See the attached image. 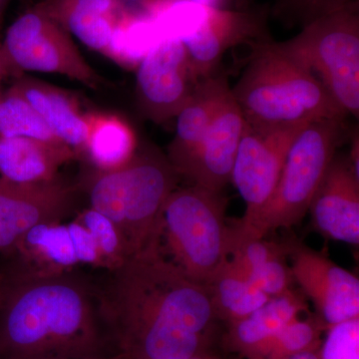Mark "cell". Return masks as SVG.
Instances as JSON below:
<instances>
[{
    "label": "cell",
    "mask_w": 359,
    "mask_h": 359,
    "mask_svg": "<svg viewBox=\"0 0 359 359\" xmlns=\"http://www.w3.org/2000/svg\"><path fill=\"white\" fill-rule=\"evenodd\" d=\"M230 88L224 76L211 75L200 80L188 102L176 116V133L168 149L167 158L180 177L188 173L219 103Z\"/></svg>",
    "instance_id": "16"
},
{
    "label": "cell",
    "mask_w": 359,
    "mask_h": 359,
    "mask_svg": "<svg viewBox=\"0 0 359 359\" xmlns=\"http://www.w3.org/2000/svg\"><path fill=\"white\" fill-rule=\"evenodd\" d=\"M198 82L183 42L163 37L136 68L139 109L157 124L169 121L188 102Z\"/></svg>",
    "instance_id": "10"
},
{
    "label": "cell",
    "mask_w": 359,
    "mask_h": 359,
    "mask_svg": "<svg viewBox=\"0 0 359 359\" xmlns=\"http://www.w3.org/2000/svg\"><path fill=\"white\" fill-rule=\"evenodd\" d=\"M165 37L143 11L125 8L118 18L104 55L127 69H136L153 47Z\"/></svg>",
    "instance_id": "22"
},
{
    "label": "cell",
    "mask_w": 359,
    "mask_h": 359,
    "mask_svg": "<svg viewBox=\"0 0 359 359\" xmlns=\"http://www.w3.org/2000/svg\"><path fill=\"white\" fill-rule=\"evenodd\" d=\"M285 359H320L313 351H302V353L292 354Z\"/></svg>",
    "instance_id": "31"
},
{
    "label": "cell",
    "mask_w": 359,
    "mask_h": 359,
    "mask_svg": "<svg viewBox=\"0 0 359 359\" xmlns=\"http://www.w3.org/2000/svg\"><path fill=\"white\" fill-rule=\"evenodd\" d=\"M180 178L167 155L147 145L123 166L97 172L85 191L90 208L115 224L130 257L152 244L163 205Z\"/></svg>",
    "instance_id": "4"
},
{
    "label": "cell",
    "mask_w": 359,
    "mask_h": 359,
    "mask_svg": "<svg viewBox=\"0 0 359 359\" xmlns=\"http://www.w3.org/2000/svg\"><path fill=\"white\" fill-rule=\"evenodd\" d=\"M78 188L60 178L16 183L0 176V252L11 259L35 226L61 223L74 210Z\"/></svg>",
    "instance_id": "9"
},
{
    "label": "cell",
    "mask_w": 359,
    "mask_h": 359,
    "mask_svg": "<svg viewBox=\"0 0 359 359\" xmlns=\"http://www.w3.org/2000/svg\"><path fill=\"white\" fill-rule=\"evenodd\" d=\"M346 119L318 120L299 131L271 199L250 223L238 222L235 226L238 231L264 238L271 231L301 223L344 140Z\"/></svg>",
    "instance_id": "6"
},
{
    "label": "cell",
    "mask_w": 359,
    "mask_h": 359,
    "mask_svg": "<svg viewBox=\"0 0 359 359\" xmlns=\"http://www.w3.org/2000/svg\"><path fill=\"white\" fill-rule=\"evenodd\" d=\"M37 6L70 35L102 54L127 7L124 0H43Z\"/></svg>",
    "instance_id": "18"
},
{
    "label": "cell",
    "mask_w": 359,
    "mask_h": 359,
    "mask_svg": "<svg viewBox=\"0 0 359 359\" xmlns=\"http://www.w3.org/2000/svg\"><path fill=\"white\" fill-rule=\"evenodd\" d=\"M76 157L68 146L0 136V176L16 183L51 181L60 166Z\"/></svg>",
    "instance_id": "19"
},
{
    "label": "cell",
    "mask_w": 359,
    "mask_h": 359,
    "mask_svg": "<svg viewBox=\"0 0 359 359\" xmlns=\"http://www.w3.org/2000/svg\"><path fill=\"white\" fill-rule=\"evenodd\" d=\"M4 271H0V306H1L2 297H4Z\"/></svg>",
    "instance_id": "32"
},
{
    "label": "cell",
    "mask_w": 359,
    "mask_h": 359,
    "mask_svg": "<svg viewBox=\"0 0 359 359\" xmlns=\"http://www.w3.org/2000/svg\"><path fill=\"white\" fill-rule=\"evenodd\" d=\"M356 4L358 0H278L276 11L285 22L304 27L318 18Z\"/></svg>",
    "instance_id": "27"
},
{
    "label": "cell",
    "mask_w": 359,
    "mask_h": 359,
    "mask_svg": "<svg viewBox=\"0 0 359 359\" xmlns=\"http://www.w3.org/2000/svg\"><path fill=\"white\" fill-rule=\"evenodd\" d=\"M226 208L222 192L196 185L175 189L163 205L148 250L209 287L230 257Z\"/></svg>",
    "instance_id": "5"
},
{
    "label": "cell",
    "mask_w": 359,
    "mask_h": 359,
    "mask_svg": "<svg viewBox=\"0 0 359 359\" xmlns=\"http://www.w3.org/2000/svg\"><path fill=\"white\" fill-rule=\"evenodd\" d=\"M320 359H359V318L330 327Z\"/></svg>",
    "instance_id": "29"
},
{
    "label": "cell",
    "mask_w": 359,
    "mask_h": 359,
    "mask_svg": "<svg viewBox=\"0 0 359 359\" xmlns=\"http://www.w3.org/2000/svg\"><path fill=\"white\" fill-rule=\"evenodd\" d=\"M99 290L107 337L129 359H189L202 354L218 318L211 290L146 250L109 271Z\"/></svg>",
    "instance_id": "1"
},
{
    "label": "cell",
    "mask_w": 359,
    "mask_h": 359,
    "mask_svg": "<svg viewBox=\"0 0 359 359\" xmlns=\"http://www.w3.org/2000/svg\"><path fill=\"white\" fill-rule=\"evenodd\" d=\"M84 155L98 171H111L133 157L138 143L133 129L118 116L90 113Z\"/></svg>",
    "instance_id": "21"
},
{
    "label": "cell",
    "mask_w": 359,
    "mask_h": 359,
    "mask_svg": "<svg viewBox=\"0 0 359 359\" xmlns=\"http://www.w3.org/2000/svg\"><path fill=\"white\" fill-rule=\"evenodd\" d=\"M76 219L83 224L96 241L103 268L111 271L128 259V252L121 236L107 217L89 208L82 212Z\"/></svg>",
    "instance_id": "25"
},
{
    "label": "cell",
    "mask_w": 359,
    "mask_h": 359,
    "mask_svg": "<svg viewBox=\"0 0 359 359\" xmlns=\"http://www.w3.org/2000/svg\"><path fill=\"white\" fill-rule=\"evenodd\" d=\"M231 90L245 123L257 128H294L347 117L316 75L275 42L257 45Z\"/></svg>",
    "instance_id": "3"
},
{
    "label": "cell",
    "mask_w": 359,
    "mask_h": 359,
    "mask_svg": "<svg viewBox=\"0 0 359 359\" xmlns=\"http://www.w3.org/2000/svg\"><path fill=\"white\" fill-rule=\"evenodd\" d=\"M287 252H280L257 264L248 278L269 297H276L292 290V271L285 263Z\"/></svg>",
    "instance_id": "28"
},
{
    "label": "cell",
    "mask_w": 359,
    "mask_h": 359,
    "mask_svg": "<svg viewBox=\"0 0 359 359\" xmlns=\"http://www.w3.org/2000/svg\"><path fill=\"white\" fill-rule=\"evenodd\" d=\"M218 318L233 323L247 318L271 299L230 263L209 285Z\"/></svg>",
    "instance_id": "23"
},
{
    "label": "cell",
    "mask_w": 359,
    "mask_h": 359,
    "mask_svg": "<svg viewBox=\"0 0 359 359\" xmlns=\"http://www.w3.org/2000/svg\"><path fill=\"white\" fill-rule=\"evenodd\" d=\"M67 226L72 238L78 263L102 266L98 245L89 231L77 219L71 222Z\"/></svg>",
    "instance_id": "30"
},
{
    "label": "cell",
    "mask_w": 359,
    "mask_h": 359,
    "mask_svg": "<svg viewBox=\"0 0 359 359\" xmlns=\"http://www.w3.org/2000/svg\"><path fill=\"white\" fill-rule=\"evenodd\" d=\"M262 22L254 14L208 6L198 29L183 40L194 76H211L224 52L262 35Z\"/></svg>",
    "instance_id": "15"
},
{
    "label": "cell",
    "mask_w": 359,
    "mask_h": 359,
    "mask_svg": "<svg viewBox=\"0 0 359 359\" xmlns=\"http://www.w3.org/2000/svg\"><path fill=\"white\" fill-rule=\"evenodd\" d=\"M8 2L9 0H0V20H1L2 15H4V11H6Z\"/></svg>",
    "instance_id": "33"
},
{
    "label": "cell",
    "mask_w": 359,
    "mask_h": 359,
    "mask_svg": "<svg viewBox=\"0 0 359 359\" xmlns=\"http://www.w3.org/2000/svg\"><path fill=\"white\" fill-rule=\"evenodd\" d=\"M245 120L231 88L224 94L185 178L192 185L222 192L231 182V170Z\"/></svg>",
    "instance_id": "14"
},
{
    "label": "cell",
    "mask_w": 359,
    "mask_h": 359,
    "mask_svg": "<svg viewBox=\"0 0 359 359\" xmlns=\"http://www.w3.org/2000/svg\"><path fill=\"white\" fill-rule=\"evenodd\" d=\"M4 76V65H2L1 58V41H0V81H1L2 77Z\"/></svg>",
    "instance_id": "34"
},
{
    "label": "cell",
    "mask_w": 359,
    "mask_h": 359,
    "mask_svg": "<svg viewBox=\"0 0 359 359\" xmlns=\"http://www.w3.org/2000/svg\"><path fill=\"white\" fill-rule=\"evenodd\" d=\"M13 86L39 112L58 139L76 156L84 155L88 119L74 97L58 87L25 75L16 78Z\"/></svg>",
    "instance_id": "17"
},
{
    "label": "cell",
    "mask_w": 359,
    "mask_h": 359,
    "mask_svg": "<svg viewBox=\"0 0 359 359\" xmlns=\"http://www.w3.org/2000/svg\"><path fill=\"white\" fill-rule=\"evenodd\" d=\"M283 247L292 259V278L313 301L325 325L359 318L358 276L299 241H289Z\"/></svg>",
    "instance_id": "12"
},
{
    "label": "cell",
    "mask_w": 359,
    "mask_h": 359,
    "mask_svg": "<svg viewBox=\"0 0 359 359\" xmlns=\"http://www.w3.org/2000/svg\"><path fill=\"white\" fill-rule=\"evenodd\" d=\"M0 136L23 137L53 145H65L13 86L0 95Z\"/></svg>",
    "instance_id": "24"
},
{
    "label": "cell",
    "mask_w": 359,
    "mask_h": 359,
    "mask_svg": "<svg viewBox=\"0 0 359 359\" xmlns=\"http://www.w3.org/2000/svg\"><path fill=\"white\" fill-rule=\"evenodd\" d=\"M314 228L325 237L359 244V176L348 158L335 155L311 207Z\"/></svg>",
    "instance_id": "13"
},
{
    "label": "cell",
    "mask_w": 359,
    "mask_h": 359,
    "mask_svg": "<svg viewBox=\"0 0 359 359\" xmlns=\"http://www.w3.org/2000/svg\"><path fill=\"white\" fill-rule=\"evenodd\" d=\"M189 359H216L212 358H209V356L204 355V354H199V355L193 356V358Z\"/></svg>",
    "instance_id": "35"
},
{
    "label": "cell",
    "mask_w": 359,
    "mask_h": 359,
    "mask_svg": "<svg viewBox=\"0 0 359 359\" xmlns=\"http://www.w3.org/2000/svg\"><path fill=\"white\" fill-rule=\"evenodd\" d=\"M306 306L302 295L292 289L271 297L247 318L230 323L231 344L252 358L261 359L276 335L285 325L299 318Z\"/></svg>",
    "instance_id": "20"
},
{
    "label": "cell",
    "mask_w": 359,
    "mask_h": 359,
    "mask_svg": "<svg viewBox=\"0 0 359 359\" xmlns=\"http://www.w3.org/2000/svg\"><path fill=\"white\" fill-rule=\"evenodd\" d=\"M2 271L0 359H98L107 339L99 290L74 269Z\"/></svg>",
    "instance_id": "2"
},
{
    "label": "cell",
    "mask_w": 359,
    "mask_h": 359,
    "mask_svg": "<svg viewBox=\"0 0 359 359\" xmlns=\"http://www.w3.org/2000/svg\"><path fill=\"white\" fill-rule=\"evenodd\" d=\"M304 127L263 129L245 123L231 175L247 205L238 223H250L271 199L290 146Z\"/></svg>",
    "instance_id": "11"
},
{
    "label": "cell",
    "mask_w": 359,
    "mask_h": 359,
    "mask_svg": "<svg viewBox=\"0 0 359 359\" xmlns=\"http://www.w3.org/2000/svg\"><path fill=\"white\" fill-rule=\"evenodd\" d=\"M276 46L308 68L346 115L359 113L358 4L304 26Z\"/></svg>",
    "instance_id": "7"
},
{
    "label": "cell",
    "mask_w": 359,
    "mask_h": 359,
    "mask_svg": "<svg viewBox=\"0 0 359 359\" xmlns=\"http://www.w3.org/2000/svg\"><path fill=\"white\" fill-rule=\"evenodd\" d=\"M320 320H292L280 330L261 359H285L292 354L313 351L321 327Z\"/></svg>",
    "instance_id": "26"
},
{
    "label": "cell",
    "mask_w": 359,
    "mask_h": 359,
    "mask_svg": "<svg viewBox=\"0 0 359 359\" xmlns=\"http://www.w3.org/2000/svg\"><path fill=\"white\" fill-rule=\"evenodd\" d=\"M1 58L4 76L16 79L25 72L51 73L90 89L106 86V80L83 57L69 33L37 4L7 28Z\"/></svg>",
    "instance_id": "8"
}]
</instances>
